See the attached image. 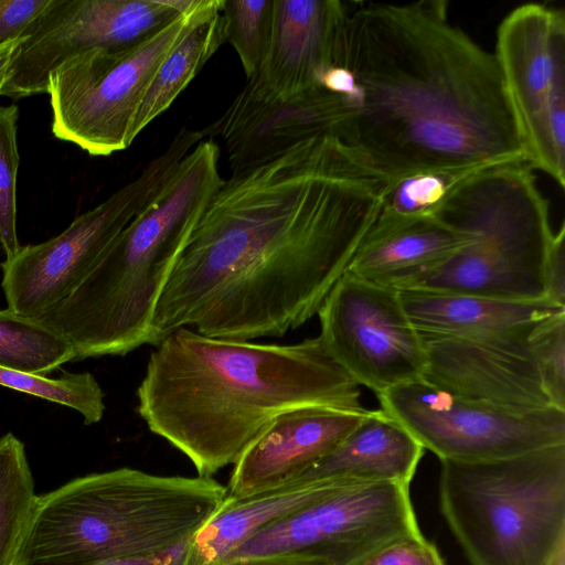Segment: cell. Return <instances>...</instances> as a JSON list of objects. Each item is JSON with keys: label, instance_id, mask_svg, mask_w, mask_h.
I'll return each mask as SVG.
<instances>
[{"label": "cell", "instance_id": "obj_1", "mask_svg": "<svg viewBox=\"0 0 565 565\" xmlns=\"http://www.w3.org/2000/svg\"><path fill=\"white\" fill-rule=\"evenodd\" d=\"M386 184L330 136L224 180L161 294L150 345L180 328L249 341L305 324L348 270Z\"/></svg>", "mask_w": 565, "mask_h": 565}, {"label": "cell", "instance_id": "obj_2", "mask_svg": "<svg viewBox=\"0 0 565 565\" xmlns=\"http://www.w3.org/2000/svg\"><path fill=\"white\" fill-rule=\"evenodd\" d=\"M335 65L349 109L339 140L387 184L527 162L497 57L450 23L448 1L349 10Z\"/></svg>", "mask_w": 565, "mask_h": 565}, {"label": "cell", "instance_id": "obj_3", "mask_svg": "<svg viewBox=\"0 0 565 565\" xmlns=\"http://www.w3.org/2000/svg\"><path fill=\"white\" fill-rule=\"evenodd\" d=\"M360 396L319 335L268 344L180 328L150 353L137 412L199 476L211 477L235 465L281 413L309 405L364 412Z\"/></svg>", "mask_w": 565, "mask_h": 565}, {"label": "cell", "instance_id": "obj_4", "mask_svg": "<svg viewBox=\"0 0 565 565\" xmlns=\"http://www.w3.org/2000/svg\"><path fill=\"white\" fill-rule=\"evenodd\" d=\"M218 159L212 139L191 149L76 289L38 318L71 342L75 359L125 355L150 344L161 294L224 181Z\"/></svg>", "mask_w": 565, "mask_h": 565}, {"label": "cell", "instance_id": "obj_5", "mask_svg": "<svg viewBox=\"0 0 565 565\" xmlns=\"http://www.w3.org/2000/svg\"><path fill=\"white\" fill-rule=\"evenodd\" d=\"M227 488L211 477L118 468L38 495L18 565H93L146 557L186 542L218 510Z\"/></svg>", "mask_w": 565, "mask_h": 565}, {"label": "cell", "instance_id": "obj_6", "mask_svg": "<svg viewBox=\"0 0 565 565\" xmlns=\"http://www.w3.org/2000/svg\"><path fill=\"white\" fill-rule=\"evenodd\" d=\"M440 463L441 512L471 565H547L565 546V444Z\"/></svg>", "mask_w": 565, "mask_h": 565}, {"label": "cell", "instance_id": "obj_7", "mask_svg": "<svg viewBox=\"0 0 565 565\" xmlns=\"http://www.w3.org/2000/svg\"><path fill=\"white\" fill-rule=\"evenodd\" d=\"M436 214L471 232L473 239L406 288L546 298L543 270L554 232L548 203L527 162L478 171L454 190Z\"/></svg>", "mask_w": 565, "mask_h": 565}, {"label": "cell", "instance_id": "obj_8", "mask_svg": "<svg viewBox=\"0 0 565 565\" xmlns=\"http://www.w3.org/2000/svg\"><path fill=\"white\" fill-rule=\"evenodd\" d=\"M218 2L196 0L189 11L131 47L93 49L58 65L49 75L46 90L53 135L92 156L129 147L131 125L159 65Z\"/></svg>", "mask_w": 565, "mask_h": 565}, {"label": "cell", "instance_id": "obj_9", "mask_svg": "<svg viewBox=\"0 0 565 565\" xmlns=\"http://www.w3.org/2000/svg\"><path fill=\"white\" fill-rule=\"evenodd\" d=\"M422 534L408 486L339 482L266 525L220 565L268 559L287 565H359L386 545Z\"/></svg>", "mask_w": 565, "mask_h": 565}, {"label": "cell", "instance_id": "obj_10", "mask_svg": "<svg viewBox=\"0 0 565 565\" xmlns=\"http://www.w3.org/2000/svg\"><path fill=\"white\" fill-rule=\"evenodd\" d=\"M203 139L201 130L182 128L134 180L78 215L62 233L40 244L21 246L6 258L1 286L8 308L38 319L67 298Z\"/></svg>", "mask_w": 565, "mask_h": 565}, {"label": "cell", "instance_id": "obj_11", "mask_svg": "<svg viewBox=\"0 0 565 565\" xmlns=\"http://www.w3.org/2000/svg\"><path fill=\"white\" fill-rule=\"evenodd\" d=\"M526 161L565 184V15L525 3L497 30L495 52Z\"/></svg>", "mask_w": 565, "mask_h": 565}, {"label": "cell", "instance_id": "obj_12", "mask_svg": "<svg viewBox=\"0 0 565 565\" xmlns=\"http://www.w3.org/2000/svg\"><path fill=\"white\" fill-rule=\"evenodd\" d=\"M382 409L440 460L481 461L565 444V412H514L463 399L424 380L377 395Z\"/></svg>", "mask_w": 565, "mask_h": 565}, {"label": "cell", "instance_id": "obj_13", "mask_svg": "<svg viewBox=\"0 0 565 565\" xmlns=\"http://www.w3.org/2000/svg\"><path fill=\"white\" fill-rule=\"evenodd\" d=\"M317 316L327 351L359 386L380 395L423 380L424 340L398 289L345 271Z\"/></svg>", "mask_w": 565, "mask_h": 565}, {"label": "cell", "instance_id": "obj_14", "mask_svg": "<svg viewBox=\"0 0 565 565\" xmlns=\"http://www.w3.org/2000/svg\"><path fill=\"white\" fill-rule=\"evenodd\" d=\"M196 0H54L17 49L0 95L46 93L47 78L72 56L125 50L194 7Z\"/></svg>", "mask_w": 565, "mask_h": 565}, {"label": "cell", "instance_id": "obj_15", "mask_svg": "<svg viewBox=\"0 0 565 565\" xmlns=\"http://www.w3.org/2000/svg\"><path fill=\"white\" fill-rule=\"evenodd\" d=\"M426 350L423 380L471 402L514 412L554 408L527 341H489L420 333Z\"/></svg>", "mask_w": 565, "mask_h": 565}, {"label": "cell", "instance_id": "obj_16", "mask_svg": "<svg viewBox=\"0 0 565 565\" xmlns=\"http://www.w3.org/2000/svg\"><path fill=\"white\" fill-rule=\"evenodd\" d=\"M349 109L322 85L285 100L265 102L242 89L225 113L202 129L223 140L232 175L264 164L295 145L321 136L339 138Z\"/></svg>", "mask_w": 565, "mask_h": 565}, {"label": "cell", "instance_id": "obj_17", "mask_svg": "<svg viewBox=\"0 0 565 565\" xmlns=\"http://www.w3.org/2000/svg\"><path fill=\"white\" fill-rule=\"evenodd\" d=\"M348 13L339 0H274L266 53L243 89L271 102L319 85L321 75L335 65Z\"/></svg>", "mask_w": 565, "mask_h": 565}, {"label": "cell", "instance_id": "obj_18", "mask_svg": "<svg viewBox=\"0 0 565 565\" xmlns=\"http://www.w3.org/2000/svg\"><path fill=\"white\" fill-rule=\"evenodd\" d=\"M367 411L309 405L281 413L234 465L227 497H246L294 481L329 454Z\"/></svg>", "mask_w": 565, "mask_h": 565}, {"label": "cell", "instance_id": "obj_19", "mask_svg": "<svg viewBox=\"0 0 565 565\" xmlns=\"http://www.w3.org/2000/svg\"><path fill=\"white\" fill-rule=\"evenodd\" d=\"M420 333L489 341H527L543 319L565 311L547 298L508 299L425 288L398 289Z\"/></svg>", "mask_w": 565, "mask_h": 565}, {"label": "cell", "instance_id": "obj_20", "mask_svg": "<svg viewBox=\"0 0 565 565\" xmlns=\"http://www.w3.org/2000/svg\"><path fill=\"white\" fill-rule=\"evenodd\" d=\"M473 239V234L439 215L377 221L356 250L347 271L395 289L447 263Z\"/></svg>", "mask_w": 565, "mask_h": 565}, {"label": "cell", "instance_id": "obj_21", "mask_svg": "<svg viewBox=\"0 0 565 565\" xmlns=\"http://www.w3.org/2000/svg\"><path fill=\"white\" fill-rule=\"evenodd\" d=\"M424 452V447L396 419L382 408L369 409L329 454L294 481L397 482L408 486Z\"/></svg>", "mask_w": 565, "mask_h": 565}, {"label": "cell", "instance_id": "obj_22", "mask_svg": "<svg viewBox=\"0 0 565 565\" xmlns=\"http://www.w3.org/2000/svg\"><path fill=\"white\" fill-rule=\"evenodd\" d=\"M345 481H292L241 498L227 497L185 543L181 565H220L256 532Z\"/></svg>", "mask_w": 565, "mask_h": 565}, {"label": "cell", "instance_id": "obj_23", "mask_svg": "<svg viewBox=\"0 0 565 565\" xmlns=\"http://www.w3.org/2000/svg\"><path fill=\"white\" fill-rule=\"evenodd\" d=\"M221 8L222 0L189 30L159 65L131 125V142L171 106L225 42Z\"/></svg>", "mask_w": 565, "mask_h": 565}, {"label": "cell", "instance_id": "obj_24", "mask_svg": "<svg viewBox=\"0 0 565 565\" xmlns=\"http://www.w3.org/2000/svg\"><path fill=\"white\" fill-rule=\"evenodd\" d=\"M36 498L24 444L7 433L0 437V565H18Z\"/></svg>", "mask_w": 565, "mask_h": 565}, {"label": "cell", "instance_id": "obj_25", "mask_svg": "<svg viewBox=\"0 0 565 565\" xmlns=\"http://www.w3.org/2000/svg\"><path fill=\"white\" fill-rule=\"evenodd\" d=\"M74 359L73 345L54 329L9 308L0 310V367L47 376Z\"/></svg>", "mask_w": 565, "mask_h": 565}, {"label": "cell", "instance_id": "obj_26", "mask_svg": "<svg viewBox=\"0 0 565 565\" xmlns=\"http://www.w3.org/2000/svg\"><path fill=\"white\" fill-rule=\"evenodd\" d=\"M480 170L435 169L395 180L386 184L376 220L396 221L435 215L454 190Z\"/></svg>", "mask_w": 565, "mask_h": 565}, {"label": "cell", "instance_id": "obj_27", "mask_svg": "<svg viewBox=\"0 0 565 565\" xmlns=\"http://www.w3.org/2000/svg\"><path fill=\"white\" fill-rule=\"evenodd\" d=\"M0 385L71 407L82 415L85 425L100 422L105 413L104 391L87 372L53 379L0 367Z\"/></svg>", "mask_w": 565, "mask_h": 565}, {"label": "cell", "instance_id": "obj_28", "mask_svg": "<svg viewBox=\"0 0 565 565\" xmlns=\"http://www.w3.org/2000/svg\"><path fill=\"white\" fill-rule=\"evenodd\" d=\"M225 41L243 65L246 78L258 71L266 53L274 15V0H222Z\"/></svg>", "mask_w": 565, "mask_h": 565}, {"label": "cell", "instance_id": "obj_29", "mask_svg": "<svg viewBox=\"0 0 565 565\" xmlns=\"http://www.w3.org/2000/svg\"><path fill=\"white\" fill-rule=\"evenodd\" d=\"M18 120V106H0V245L6 258L21 247L17 233Z\"/></svg>", "mask_w": 565, "mask_h": 565}, {"label": "cell", "instance_id": "obj_30", "mask_svg": "<svg viewBox=\"0 0 565 565\" xmlns=\"http://www.w3.org/2000/svg\"><path fill=\"white\" fill-rule=\"evenodd\" d=\"M527 344L551 405L565 412V311L540 321Z\"/></svg>", "mask_w": 565, "mask_h": 565}, {"label": "cell", "instance_id": "obj_31", "mask_svg": "<svg viewBox=\"0 0 565 565\" xmlns=\"http://www.w3.org/2000/svg\"><path fill=\"white\" fill-rule=\"evenodd\" d=\"M359 565H445L436 546L423 534L395 541Z\"/></svg>", "mask_w": 565, "mask_h": 565}, {"label": "cell", "instance_id": "obj_32", "mask_svg": "<svg viewBox=\"0 0 565 565\" xmlns=\"http://www.w3.org/2000/svg\"><path fill=\"white\" fill-rule=\"evenodd\" d=\"M54 0H0V43L25 38Z\"/></svg>", "mask_w": 565, "mask_h": 565}, {"label": "cell", "instance_id": "obj_33", "mask_svg": "<svg viewBox=\"0 0 565 565\" xmlns=\"http://www.w3.org/2000/svg\"><path fill=\"white\" fill-rule=\"evenodd\" d=\"M545 297L565 307V225L554 233L543 270Z\"/></svg>", "mask_w": 565, "mask_h": 565}, {"label": "cell", "instance_id": "obj_34", "mask_svg": "<svg viewBox=\"0 0 565 565\" xmlns=\"http://www.w3.org/2000/svg\"><path fill=\"white\" fill-rule=\"evenodd\" d=\"M185 543L186 542L182 543L173 550L152 556L113 559L93 565H181Z\"/></svg>", "mask_w": 565, "mask_h": 565}, {"label": "cell", "instance_id": "obj_35", "mask_svg": "<svg viewBox=\"0 0 565 565\" xmlns=\"http://www.w3.org/2000/svg\"><path fill=\"white\" fill-rule=\"evenodd\" d=\"M25 38L15 39L0 43V93L8 78L9 70L15 55L17 49Z\"/></svg>", "mask_w": 565, "mask_h": 565}, {"label": "cell", "instance_id": "obj_36", "mask_svg": "<svg viewBox=\"0 0 565 565\" xmlns=\"http://www.w3.org/2000/svg\"><path fill=\"white\" fill-rule=\"evenodd\" d=\"M225 565H287L280 562L268 561V559H252V561H241L235 563H230Z\"/></svg>", "mask_w": 565, "mask_h": 565}, {"label": "cell", "instance_id": "obj_37", "mask_svg": "<svg viewBox=\"0 0 565 565\" xmlns=\"http://www.w3.org/2000/svg\"><path fill=\"white\" fill-rule=\"evenodd\" d=\"M547 565H565V546H562Z\"/></svg>", "mask_w": 565, "mask_h": 565}]
</instances>
